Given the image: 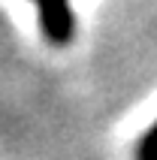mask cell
<instances>
[{"mask_svg":"<svg viewBox=\"0 0 157 160\" xmlns=\"http://www.w3.org/2000/svg\"><path fill=\"white\" fill-rule=\"evenodd\" d=\"M39 9V27H43L45 39H52L54 45L70 42L73 36V9L70 0H33Z\"/></svg>","mask_w":157,"mask_h":160,"instance_id":"1","label":"cell"},{"mask_svg":"<svg viewBox=\"0 0 157 160\" xmlns=\"http://www.w3.org/2000/svg\"><path fill=\"white\" fill-rule=\"evenodd\" d=\"M136 160H157V121L145 130L139 148H136Z\"/></svg>","mask_w":157,"mask_h":160,"instance_id":"2","label":"cell"}]
</instances>
